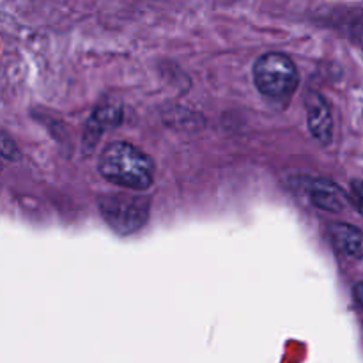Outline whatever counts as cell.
<instances>
[{"label":"cell","mask_w":363,"mask_h":363,"mask_svg":"<svg viewBox=\"0 0 363 363\" xmlns=\"http://www.w3.org/2000/svg\"><path fill=\"white\" fill-rule=\"evenodd\" d=\"M254 82L268 98L282 99L293 94L300 84V74L293 60L284 53H264L254 64Z\"/></svg>","instance_id":"cell-2"},{"label":"cell","mask_w":363,"mask_h":363,"mask_svg":"<svg viewBox=\"0 0 363 363\" xmlns=\"http://www.w3.org/2000/svg\"><path fill=\"white\" fill-rule=\"evenodd\" d=\"M105 222L119 234H131L140 229L149 216V202L135 195H108L99 202Z\"/></svg>","instance_id":"cell-3"},{"label":"cell","mask_w":363,"mask_h":363,"mask_svg":"<svg viewBox=\"0 0 363 363\" xmlns=\"http://www.w3.org/2000/svg\"><path fill=\"white\" fill-rule=\"evenodd\" d=\"M351 191H353V201L357 204L358 211L363 215V181H353L351 183Z\"/></svg>","instance_id":"cell-8"},{"label":"cell","mask_w":363,"mask_h":363,"mask_svg":"<svg viewBox=\"0 0 363 363\" xmlns=\"http://www.w3.org/2000/svg\"><path fill=\"white\" fill-rule=\"evenodd\" d=\"M121 123V110L116 108V106H101L94 112V116L91 117L87 124V133H85V138H96L106 130V128L117 126Z\"/></svg>","instance_id":"cell-7"},{"label":"cell","mask_w":363,"mask_h":363,"mask_svg":"<svg viewBox=\"0 0 363 363\" xmlns=\"http://www.w3.org/2000/svg\"><path fill=\"white\" fill-rule=\"evenodd\" d=\"M308 199L315 208L328 213H339L346 208L347 199L342 188L330 179H312L307 186Z\"/></svg>","instance_id":"cell-5"},{"label":"cell","mask_w":363,"mask_h":363,"mask_svg":"<svg viewBox=\"0 0 363 363\" xmlns=\"http://www.w3.org/2000/svg\"><path fill=\"white\" fill-rule=\"evenodd\" d=\"M307 106V123L312 137L321 144H330L333 138V117L328 103L319 92H308L305 99Z\"/></svg>","instance_id":"cell-4"},{"label":"cell","mask_w":363,"mask_h":363,"mask_svg":"<svg viewBox=\"0 0 363 363\" xmlns=\"http://www.w3.org/2000/svg\"><path fill=\"white\" fill-rule=\"evenodd\" d=\"M353 298L358 307L363 311V282H357L353 287Z\"/></svg>","instance_id":"cell-9"},{"label":"cell","mask_w":363,"mask_h":363,"mask_svg":"<svg viewBox=\"0 0 363 363\" xmlns=\"http://www.w3.org/2000/svg\"><path fill=\"white\" fill-rule=\"evenodd\" d=\"M99 172L117 186L145 190L155 177L151 158L130 142H113L99 158Z\"/></svg>","instance_id":"cell-1"},{"label":"cell","mask_w":363,"mask_h":363,"mask_svg":"<svg viewBox=\"0 0 363 363\" xmlns=\"http://www.w3.org/2000/svg\"><path fill=\"white\" fill-rule=\"evenodd\" d=\"M330 238L339 254L347 259H363V230L350 223L330 225Z\"/></svg>","instance_id":"cell-6"}]
</instances>
